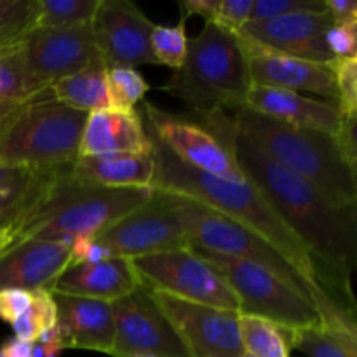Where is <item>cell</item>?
<instances>
[{"mask_svg": "<svg viewBox=\"0 0 357 357\" xmlns=\"http://www.w3.org/2000/svg\"><path fill=\"white\" fill-rule=\"evenodd\" d=\"M208 128L234 155L237 167L260 192L281 222L312 258L319 282L342 296L351 295L357 251V208H340L236 131L222 110L209 112Z\"/></svg>", "mask_w": 357, "mask_h": 357, "instance_id": "1", "label": "cell"}, {"mask_svg": "<svg viewBox=\"0 0 357 357\" xmlns=\"http://www.w3.org/2000/svg\"><path fill=\"white\" fill-rule=\"evenodd\" d=\"M153 188H107L77 176L72 164L33 169L14 223L16 244L28 239L94 237L149 202Z\"/></svg>", "mask_w": 357, "mask_h": 357, "instance_id": "2", "label": "cell"}, {"mask_svg": "<svg viewBox=\"0 0 357 357\" xmlns=\"http://www.w3.org/2000/svg\"><path fill=\"white\" fill-rule=\"evenodd\" d=\"M146 135L152 143V157L155 162V190L190 199L243 223L274 244L309 281L319 282L316 265L303 244L246 178L236 181L201 173L178 160L152 132L146 131Z\"/></svg>", "mask_w": 357, "mask_h": 357, "instance_id": "3", "label": "cell"}, {"mask_svg": "<svg viewBox=\"0 0 357 357\" xmlns=\"http://www.w3.org/2000/svg\"><path fill=\"white\" fill-rule=\"evenodd\" d=\"M230 124L265 155L309 181L333 204L357 208V174L345 164L335 136L284 124L248 108L236 110Z\"/></svg>", "mask_w": 357, "mask_h": 357, "instance_id": "4", "label": "cell"}, {"mask_svg": "<svg viewBox=\"0 0 357 357\" xmlns=\"http://www.w3.org/2000/svg\"><path fill=\"white\" fill-rule=\"evenodd\" d=\"M251 86L237 35L206 21L204 28L188 38L183 65L173 73L164 91L187 107L209 114L243 108Z\"/></svg>", "mask_w": 357, "mask_h": 357, "instance_id": "5", "label": "cell"}, {"mask_svg": "<svg viewBox=\"0 0 357 357\" xmlns=\"http://www.w3.org/2000/svg\"><path fill=\"white\" fill-rule=\"evenodd\" d=\"M86 117L49 91L23 101L0 128V164L28 169L72 164L79 157Z\"/></svg>", "mask_w": 357, "mask_h": 357, "instance_id": "6", "label": "cell"}, {"mask_svg": "<svg viewBox=\"0 0 357 357\" xmlns=\"http://www.w3.org/2000/svg\"><path fill=\"white\" fill-rule=\"evenodd\" d=\"M167 195L180 216L188 246L260 265L310 300L317 282L309 281L274 244L215 209L190 199Z\"/></svg>", "mask_w": 357, "mask_h": 357, "instance_id": "7", "label": "cell"}, {"mask_svg": "<svg viewBox=\"0 0 357 357\" xmlns=\"http://www.w3.org/2000/svg\"><path fill=\"white\" fill-rule=\"evenodd\" d=\"M192 250L225 279L239 302V314L261 317L286 331L319 323L312 302L267 268L211 251Z\"/></svg>", "mask_w": 357, "mask_h": 357, "instance_id": "8", "label": "cell"}, {"mask_svg": "<svg viewBox=\"0 0 357 357\" xmlns=\"http://www.w3.org/2000/svg\"><path fill=\"white\" fill-rule=\"evenodd\" d=\"M129 264L145 288L187 302L239 312V302L225 279L190 246L132 258Z\"/></svg>", "mask_w": 357, "mask_h": 357, "instance_id": "9", "label": "cell"}, {"mask_svg": "<svg viewBox=\"0 0 357 357\" xmlns=\"http://www.w3.org/2000/svg\"><path fill=\"white\" fill-rule=\"evenodd\" d=\"M155 190V188H153ZM110 258H132L188 248L183 225L169 195L155 190L152 199L94 236Z\"/></svg>", "mask_w": 357, "mask_h": 357, "instance_id": "10", "label": "cell"}, {"mask_svg": "<svg viewBox=\"0 0 357 357\" xmlns=\"http://www.w3.org/2000/svg\"><path fill=\"white\" fill-rule=\"evenodd\" d=\"M112 312L115 340L110 356L190 357L181 338L143 284L112 302Z\"/></svg>", "mask_w": 357, "mask_h": 357, "instance_id": "11", "label": "cell"}, {"mask_svg": "<svg viewBox=\"0 0 357 357\" xmlns=\"http://www.w3.org/2000/svg\"><path fill=\"white\" fill-rule=\"evenodd\" d=\"M149 293L181 338L190 357H241L244 354L239 337V312L187 302L157 289H149Z\"/></svg>", "mask_w": 357, "mask_h": 357, "instance_id": "12", "label": "cell"}, {"mask_svg": "<svg viewBox=\"0 0 357 357\" xmlns=\"http://www.w3.org/2000/svg\"><path fill=\"white\" fill-rule=\"evenodd\" d=\"M146 131L152 132L178 160L225 180H244L225 143L208 128L188 119L167 114L152 103H143Z\"/></svg>", "mask_w": 357, "mask_h": 357, "instance_id": "13", "label": "cell"}, {"mask_svg": "<svg viewBox=\"0 0 357 357\" xmlns=\"http://www.w3.org/2000/svg\"><path fill=\"white\" fill-rule=\"evenodd\" d=\"M155 23L129 0H100L91 21L94 42L108 68L157 65L150 49Z\"/></svg>", "mask_w": 357, "mask_h": 357, "instance_id": "14", "label": "cell"}, {"mask_svg": "<svg viewBox=\"0 0 357 357\" xmlns=\"http://www.w3.org/2000/svg\"><path fill=\"white\" fill-rule=\"evenodd\" d=\"M28 70L42 91L101 59L91 24L33 28L23 38Z\"/></svg>", "mask_w": 357, "mask_h": 357, "instance_id": "15", "label": "cell"}, {"mask_svg": "<svg viewBox=\"0 0 357 357\" xmlns=\"http://www.w3.org/2000/svg\"><path fill=\"white\" fill-rule=\"evenodd\" d=\"M246 56L251 84L264 87L319 94L337 103V84L331 63H314L291 58L236 33Z\"/></svg>", "mask_w": 357, "mask_h": 357, "instance_id": "16", "label": "cell"}, {"mask_svg": "<svg viewBox=\"0 0 357 357\" xmlns=\"http://www.w3.org/2000/svg\"><path fill=\"white\" fill-rule=\"evenodd\" d=\"M331 23L333 21L326 10L300 13L264 21H248L239 33L281 54L328 65L333 61L326 45V31Z\"/></svg>", "mask_w": 357, "mask_h": 357, "instance_id": "17", "label": "cell"}, {"mask_svg": "<svg viewBox=\"0 0 357 357\" xmlns=\"http://www.w3.org/2000/svg\"><path fill=\"white\" fill-rule=\"evenodd\" d=\"M72 241L28 239L14 244L0 258V289H49L70 265Z\"/></svg>", "mask_w": 357, "mask_h": 357, "instance_id": "18", "label": "cell"}, {"mask_svg": "<svg viewBox=\"0 0 357 357\" xmlns=\"http://www.w3.org/2000/svg\"><path fill=\"white\" fill-rule=\"evenodd\" d=\"M243 108L284 124L314 129L331 136L337 135L342 122V114L333 101H319L295 91L255 84L248 91Z\"/></svg>", "mask_w": 357, "mask_h": 357, "instance_id": "19", "label": "cell"}, {"mask_svg": "<svg viewBox=\"0 0 357 357\" xmlns=\"http://www.w3.org/2000/svg\"><path fill=\"white\" fill-rule=\"evenodd\" d=\"M152 150L145 122L136 108H103L87 114L79 157L146 153Z\"/></svg>", "mask_w": 357, "mask_h": 357, "instance_id": "20", "label": "cell"}, {"mask_svg": "<svg viewBox=\"0 0 357 357\" xmlns=\"http://www.w3.org/2000/svg\"><path fill=\"white\" fill-rule=\"evenodd\" d=\"M52 295L58 307V328L65 349L110 354L115 340L112 303L61 293Z\"/></svg>", "mask_w": 357, "mask_h": 357, "instance_id": "21", "label": "cell"}, {"mask_svg": "<svg viewBox=\"0 0 357 357\" xmlns=\"http://www.w3.org/2000/svg\"><path fill=\"white\" fill-rule=\"evenodd\" d=\"M142 284L126 258H110L98 264L70 265L49 288L51 293L115 302Z\"/></svg>", "mask_w": 357, "mask_h": 357, "instance_id": "22", "label": "cell"}, {"mask_svg": "<svg viewBox=\"0 0 357 357\" xmlns=\"http://www.w3.org/2000/svg\"><path fill=\"white\" fill-rule=\"evenodd\" d=\"M77 176L107 188H153L155 162L146 153L77 157L72 162Z\"/></svg>", "mask_w": 357, "mask_h": 357, "instance_id": "23", "label": "cell"}, {"mask_svg": "<svg viewBox=\"0 0 357 357\" xmlns=\"http://www.w3.org/2000/svg\"><path fill=\"white\" fill-rule=\"evenodd\" d=\"M107 75V63L103 59H98L86 68L56 80L47 91L59 103L73 110L91 114V112L114 107Z\"/></svg>", "mask_w": 357, "mask_h": 357, "instance_id": "24", "label": "cell"}, {"mask_svg": "<svg viewBox=\"0 0 357 357\" xmlns=\"http://www.w3.org/2000/svg\"><path fill=\"white\" fill-rule=\"evenodd\" d=\"M284 333L289 349H298L309 357H357V331L317 323Z\"/></svg>", "mask_w": 357, "mask_h": 357, "instance_id": "25", "label": "cell"}, {"mask_svg": "<svg viewBox=\"0 0 357 357\" xmlns=\"http://www.w3.org/2000/svg\"><path fill=\"white\" fill-rule=\"evenodd\" d=\"M44 93L28 70L23 38L0 49V101L21 103Z\"/></svg>", "mask_w": 357, "mask_h": 357, "instance_id": "26", "label": "cell"}, {"mask_svg": "<svg viewBox=\"0 0 357 357\" xmlns=\"http://www.w3.org/2000/svg\"><path fill=\"white\" fill-rule=\"evenodd\" d=\"M239 337L244 352L255 357H289L291 352L284 330L261 317L239 314Z\"/></svg>", "mask_w": 357, "mask_h": 357, "instance_id": "27", "label": "cell"}, {"mask_svg": "<svg viewBox=\"0 0 357 357\" xmlns=\"http://www.w3.org/2000/svg\"><path fill=\"white\" fill-rule=\"evenodd\" d=\"M100 0H37L33 28H72L91 24Z\"/></svg>", "mask_w": 357, "mask_h": 357, "instance_id": "28", "label": "cell"}, {"mask_svg": "<svg viewBox=\"0 0 357 357\" xmlns=\"http://www.w3.org/2000/svg\"><path fill=\"white\" fill-rule=\"evenodd\" d=\"M187 17L181 16L176 24H155L150 33V49L157 65L176 72L187 56Z\"/></svg>", "mask_w": 357, "mask_h": 357, "instance_id": "29", "label": "cell"}, {"mask_svg": "<svg viewBox=\"0 0 357 357\" xmlns=\"http://www.w3.org/2000/svg\"><path fill=\"white\" fill-rule=\"evenodd\" d=\"M37 0H0V49L33 30Z\"/></svg>", "mask_w": 357, "mask_h": 357, "instance_id": "30", "label": "cell"}, {"mask_svg": "<svg viewBox=\"0 0 357 357\" xmlns=\"http://www.w3.org/2000/svg\"><path fill=\"white\" fill-rule=\"evenodd\" d=\"M108 89H110L112 103L117 108H136L143 101L149 84L136 68L114 66L108 68Z\"/></svg>", "mask_w": 357, "mask_h": 357, "instance_id": "31", "label": "cell"}, {"mask_svg": "<svg viewBox=\"0 0 357 357\" xmlns=\"http://www.w3.org/2000/svg\"><path fill=\"white\" fill-rule=\"evenodd\" d=\"M331 68L337 84V107L344 117L357 115V58L333 59Z\"/></svg>", "mask_w": 357, "mask_h": 357, "instance_id": "32", "label": "cell"}, {"mask_svg": "<svg viewBox=\"0 0 357 357\" xmlns=\"http://www.w3.org/2000/svg\"><path fill=\"white\" fill-rule=\"evenodd\" d=\"M324 0H255L250 21H264L272 17L300 13H324Z\"/></svg>", "mask_w": 357, "mask_h": 357, "instance_id": "33", "label": "cell"}, {"mask_svg": "<svg viewBox=\"0 0 357 357\" xmlns=\"http://www.w3.org/2000/svg\"><path fill=\"white\" fill-rule=\"evenodd\" d=\"M326 45L333 59L357 58V23H331Z\"/></svg>", "mask_w": 357, "mask_h": 357, "instance_id": "34", "label": "cell"}, {"mask_svg": "<svg viewBox=\"0 0 357 357\" xmlns=\"http://www.w3.org/2000/svg\"><path fill=\"white\" fill-rule=\"evenodd\" d=\"M255 0H218L213 23L220 24L232 33H239L251 20Z\"/></svg>", "mask_w": 357, "mask_h": 357, "instance_id": "35", "label": "cell"}, {"mask_svg": "<svg viewBox=\"0 0 357 357\" xmlns=\"http://www.w3.org/2000/svg\"><path fill=\"white\" fill-rule=\"evenodd\" d=\"M28 312L38 324L40 333L58 324V307H56L54 295L49 289H37L31 293V305Z\"/></svg>", "mask_w": 357, "mask_h": 357, "instance_id": "36", "label": "cell"}, {"mask_svg": "<svg viewBox=\"0 0 357 357\" xmlns=\"http://www.w3.org/2000/svg\"><path fill=\"white\" fill-rule=\"evenodd\" d=\"M31 305V293L17 288L0 289V321L13 324Z\"/></svg>", "mask_w": 357, "mask_h": 357, "instance_id": "37", "label": "cell"}, {"mask_svg": "<svg viewBox=\"0 0 357 357\" xmlns=\"http://www.w3.org/2000/svg\"><path fill=\"white\" fill-rule=\"evenodd\" d=\"M356 124L357 115H342L340 128H338L337 135H335V142H337L338 150H340L342 157H344L345 164L352 173L357 174V135H356Z\"/></svg>", "mask_w": 357, "mask_h": 357, "instance_id": "38", "label": "cell"}, {"mask_svg": "<svg viewBox=\"0 0 357 357\" xmlns=\"http://www.w3.org/2000/svg\"><path fill=\"white\" fill-rule=\"evenodd\" d=\"M31 174H33V171H31ZM31 174L28 178H24V180L16 181V183L0 185V211L13 209L21 204L23 197L26 195L28 187H30Z\"/></svg>", "mask_w": 357, "mask_h": 357, "instance_id": "39", "label": "cell"}, {"mask_svg": "<svg viewBox=\"0 0 357 357\" xmlns=\"http://www.w3.org/2000/svg\"><path fill=\"white\" fill-rule=\"evenodd\" d=\"M324 7L333 23H357L356 0H324Z\"/></svg>", "mask_w": 357, "mask_h": 357, "instance_id": "40", "label": "cell"}, {"mask_svg": "<svg viewBox=\"0 0 357 357\" xmlns=\"http://www.w3.org/2000/svg\"><path fill=\"white\" fill-rule=\"evenodd\" d=\"M218 0H181V16H202L206 21H213Z\"/></svg>", "mask_w": 357, "mask_h": 357, "instance_id": "41", "label": "cell"}, {"mask_svg": "<svg viewBox=\"0 0 357 357\" xmlns=\"http://www.w3.org/2000/svg\"><path fill=\"white\" fill-rule=\"evenodd\" d=\"M10 326H13L14 338H17V340L21 342H28V344H35L38 335H40V328H38V324L35 323V319L30 316L28 310L20 317V319L14 321Z\"/></svg>", "mask_w": 357, "mask_h": 357, "instance_id": "42", "label": "cell"}, {"mask_svg": "<svg viewBox=\"0 0 357 357\" xmlns=\"http://www.w3.org/2000/svg\"><path fill=\"white\" fill-rule=\"evenodd\" d=\"M33 169L21 166H10V164H0V185L16 183V181L24 180L31 174Z\"/></svg>", "mask_w": 357, "mask_h": 357, "instance_id": "43", "label": "cell"}, {"mask_svg": "<svg viewBox=\"0 0 357 357\" xmlns=\"http://www.w3.org/2000/svg\"><path fill=\"white\" fill-rule=\"evenodd\" d=\"M0 349L3 357H33V344L21 342L17 338L7 340Z\"/></svg>", "mask_w": 357, "mask_h": 357, "instance_id": "44", "label": "cell"}, {"mask_svg": "<svg viewBox=\"0 0 357 357\" xmlns=\"http://www.w3.org/2000/svg\"><path fill=\"white\" fill-rule=\"evenodd\" d=\"M16 244V232H14V225L0 229V258Z\"/></svg>", "mask_w": 357, "mask_h": 357, "instance_id": "45", "label": "cell"}, {"mask_svg": "<svg viewBox=\"0 0 357 357\" xmlns=\"http://www.w3.org/2000/svg\"><path fill=\"white\" fill-rule=\"evenodd\" d=\"M24 199V197H23ZM23 202V201H21ZM21 213V204L16 206L13 209H6V211H0V229H6V227H10L16 223L17 216Z\"/></svg>", "mask_w": 357, "mask_h": 357, "instance_id": "46", "label": "cell"}, {"mask_svg": "<svg viewBox=\"0 0 357 357\" xmlns=\"http://www.w3.org/2000/svg\"><path fill=\"white\" fill-rule=\"evenodd\" d=\"M21 103H23V101H21ZM21 103H13V101H0V128H2L3 121H6V119L9 117V115L13 114V112L16 110Z\"/></svg>", "mask_w": 357, "mask_h": 357, "instance_id": "47", "label": "cell"}, {"mask_svg": "<svg viewBox=\"0 0 357 357\" xmlns=\"http://www.w3.org/2000/svg\"><path fill=\"white\" fill-rule=\"evenodd\" d=\"M241 357H255V356H251V354H246V352H244V354L241 356Z\"/></svg>", "mask_w": 357, "mask_h": 357, "instance_id": "48", "label": "cell"}, {"mask_svg": "<svg viewBox=\"0 0 357 357\" xmlns=\"http://www.w3.org/2000/svg\"><path fill=\"white\" fill-rule=\"evenodd\" d=\"M0 357H3V354H2V349H0Z\"/></svg>", "mask_w": 357, "mask_h": 357, "instance_id": "49", "label": "cell"}, {"mask_svg": "<svg viewBox=\"0 0 357 357\" xmlns=\"http://www.w3.org/2000/svg\"><path fill=\"white\" fill-rule=\"evenodd\" d=\"M142 357H150V356H142Z\"/></svg>", "mask_w": 357, "mask_h": 357, "instance_id": "50", "label": "cell"}]
</instances>
